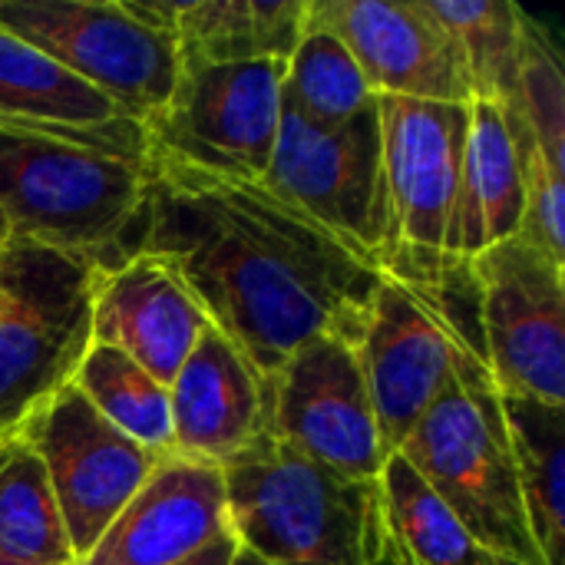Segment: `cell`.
Here are the masks:
<instances>
[{
  "label": "cell",
  "instance_id": "f1b7e54d",
  "mask_svg": "<svg viewBox=\"0 0 565 565\" xmlns=\"http://www.w3.org/2000/svg\"><path fill=\"white\" fill-rule=\"evenodd\" d=\"M371 565H414L407 559V553L387 536V530H384V540H381V550H377V556H374V563Z\"/></svg>",
  "mask_w": 565,
  "mask_h": 565
},
{
  "label": "cell",
  "instance_id": "30bf717a",
  "mask_svg": "<svg viewBox=\"0 0 565 565\" xmlns=\"http://www.w3.org/2000/svg\"><path fill=\"white\" fill-rule=\"evenodd\" d=\"M0 30L46 53L136 122L159 113L179 79L175 43L126 0H0Z\"/></svg>",
  "mask_w": 565,
  "mask_h": 565
},
{
  "label": "cell",
  "instance_id": "52a82bcc",
  "mask_svg": "<svg viewBox=\"0 0 565 565\" xmlns=\"http://www.w3.org/2000/svg\"><path fill=\"white\" fill-rule=\"evenodd\" d=\"M285 70L288 60L182 66L166 106L142 122L146 156L262 182L278 142Z\"/></svg>",
  "mask_w": 565,
  "mask_h": 565
},
{
  "label": "cell",
  "instance_id": "9c48e42d",
  "mask_svg": "<svg viewBox=\"0 0 565 565\" xmlns=\"http://www.w3.org/2000/svg\"><path fill=\"white\" fill-rule=\"evenodd\" d=\"M262 185L381 268L391 238L377 96L338 129H315L281 103Z\"/></svg>",
  "mask_w": 565,
  "mask_h": 565
},
{
  "label": "cell",
  "instance_id": "ffe728a7",
  "mask_svg": "<svg viewBox=\"0 0 565 565\" xmlns=\"http://www.w3.org/2000/svg\"><path fill=\"white\" fill-rule=\"evenodd\" d=\"M0 122L53 132H99L129 116L46 53L0 30Z\"/></svg>",
  "mask_w": 565,
  "mask_h": 565
},
{
  "label": "cell",
  "instance_id": "603a6c76",
  "mask_svg": "<svg viewBox=\"0 0 565 565\" xmlns=\"http://www.w3.org/2000/svg\"><path fill=\"white\" fill-rule=\"evenodd\" d=\"M0 556L76 565L46 470L20 434L0 437Z\"/></svg>",
  "mask_w": 565,
  "mask_h": 565
},
{
  "label": "cell",
  "instance_id": "d6986e66",
  "mask_svg": "<svg viewBox=\"0 0 565 565\" xmlns=\"http://www.w3.org/2000/svg\"><path fill=\"white\" fill-rule=\"evenodd\" d=\"M523 162L507 113L493 99L470 103L460 189L447 228V262L467 265L523 225Z\"/></svg>",
  "mask_w": 565,
  "mask_h": 565
},
{
  "label": "cell",
  "instance_id": "d4e9b609",
  "mask_svg": "<svg viewBox=\"0 0 565 565\" xmlns=\"http://www.w3.org/2000/svg\"><path fill=\"white\" fill-rule=\"evenodd\" d=\"M434 20L454 36L473 99H493L507 106L516 89L523 20L526 13L510 0H424Z\"/></svg>",
  "mask_w": 565,
  "mask_h": 565
},
{
  "label": "cell",
  "instance_id": "cb8c5ba5",
  "mask_svg": "<svg viewBox=\"0 0 565 565\" xmlns=\"http://www.w3.org/2000/svg\"><path fill=\"white\" fill-rule=\"evenodd\" d=\"M73 387L99 411V417H106L129 440L159 457H172L169 387L146 374L122 351L89 344L86 358L73 374Z\"/></svg>",
  "mask_w": 565,
  "mask_h": 565
},
{
  "label": "cell",
  "instance_id": "277c9868",
  "mask_svg": "<svg viewBox=\"0 0 565 565\" xmlns=\"http://www.w3.org/2000/svg\"><path fill=\"white\" fill-rule=\"evenodd\" d=\"M394 454L500 563L546 565L526 523L500 391L477 341H460L450 381Z\"/></svg>",
  "mask_w": 565,
  "mask_h": 565
},
{
  "label": "cell",
  "instance_id": "f546056e",
  "mask_svg": "<svg viewBox=\"0 0 565 565\" xmlns=\"http://www.w3.org/2000/svg\"><path fill=\"white\" fill-rule=\"evenodd\" d=\"M228 565H271V563H265L262 556H255V553H248V550H242V546H238Z\"/></svg>",
  "mask_w": 565,
  "mask_h": 565
},
{
  "label": "cell",
  "instance_id": "e0dca14e",
  "mask_svg": "<svg viewBox=\"0 0 565 565\" xmlns=\"http://www.w3.org/2000/svg\"><path fill=\"white\" fill-rule=\"evenodd\" d=\"M172 457L225 467L262 430V377L212 324L169 384Z\"/></svg>",
  "mask_w": 565,
  "mask_h": 565
},
{
  "label": "cell",
  "instance_id": "ba28073f",
  "mask_svg": "<svg viewBox=\"0 0 565 565\" xmlns=\"http://www.w3.org/2000/svg\"><path fill=\"white\" fill-rule=\"evenodd\" d=\"M467 275L497 391L565 407V262L516 232L467 262Z\"/></svg>",
  "mask_w": 565,
  "mask_h": 565
},
{
  "label": "cell",
  "instance_id": "7402d4cb",
  "mask_svg": "<svg viewBox=\"0 0 565 565\" xmlns=\"http://www.w3.org/2000/svg\"><path fill=\"white\" fill-rule=\"evenodd\" d=\"M377 487L384 530L414 565H507L470 536L401 454L384 460Z\"/></svg>",
  "mask_w": 565,
  "mask_h": 565
},
{
  "label": "cell",
  "instance_id": "8fae6325",
  "mask_svg": "<svg viewBox=\"0 0 565 565\" xmlns=\"http://www.w3.org/2000/svg\"><path fill=\"white\" fill-rule=\"evenodd\" d=\"M463 338L480 344V331L460 318L444 291H420L381 275L354 354L387 454L404 444L450 381Z\"/></svg>",
  "mask_w": 565,
  "mask_h": 565
},
{
  "label": "cell",
  "instance_id": "5b68a950",
  "mask_svg": "<svg viewBox=\"0 0 565 565\" xmlns=\"http://www.w3.org/2000/svg\"><path fill=\"white\" fill-rule=\"evenodd\" d=\"M103 268L30 238H0V437L73 384L93 344Z\"/></svg>",
  "mask_w": 565,
  "mask_h": 565
},
{
  "label": "cell",
  "instance_id": "4fadbf2b",
  "mask_svg": "<svg viewBox=\"0 0 565 565\" xmlns=\"http://www.w3.org/2000/svg\"><path fill=\"white\" fill-rule=\"evenodd\" d=\"M17 434L46 470L76 563L162 460L99 417L73 384L43 401Z\"/></svg>",
  "mask_w": 565,
  "mask_h": 565
},
{
  "label": "cell",
  "instance_id": "4dcf8cb0",
  "mask_svg": "<svg viewBox=\"0 0 565 565\" xmlns=\"http://www.w3.org/2000/svg\"><path fill=\"white\" fill-rule=\"evenodd\" d=\"M0 565H50V563H20V559H7V556H0Z\"/></svg>",
  "mask_w": 565,
  "mask_h": 565
},
{
  "label": "cell",
  "instance_id": "ac0fdd59",
  "mask_svg": "<svg viewBox=\"0 0 565 565\" xmlns=\"http://www.w3.org/2000/svg\"><path fill=\"white\" fill-rule=\"evenodd\" d=\"M175 43L182 66L288 60L305 33L308 0H126Z\"/></svg>",
  "mask_w": 565,
  "mask_h": 565
},
{
  "label": "cell",
  "instance_id": "8992f818",
  "mask_svg": "<svg viewBox=\"0 0 565 565\" xmlns=\"http://www.w3.org/2000/svg\"><path fill=\"white\" fill-rule=\"evenodd\" d=\"M377 116L391 209L381 271L437 295L460 268L447 262V228L460 189L470 103L377 96Z\"/></svg>",
  "mask_w": 565,
  "mask_h": 565
},
{
  "label": "cell",
  "instance_id": "484cf974",
  "mask_svg": "<svg viewBox=\"0 0 565 565\" xmlns=\"http://www.w3.org/2000/svg\"><path fill=\"white\" fill-rule=\"evenodd\" d=\"M281 103L315 129H338L374 103V89L338 36L305 26L288 56Z\"/></svg>",
  "mask_w": 565,
  "mask_h": 565
},
{
  "label": "cell",
  "instance_id": "5bb4252c",
  "mask_svg": "<svg viewBox=\"0 0 565 565\" xmlns=\"http://www.w3.org/2000/svg\"><path fill=\"white\" fill-rule=\"evenodd\" d=\"M305 26L338 36L374 96L473 103L467 63L424 0H308Z\"/></svg>",
  "mask_w": 565,
  "mask_h": 565
},
{
  "label": "cell",
  "instance_id": "6da1fadb",
  "mask_svg": "<svg viewBox=\"0 0 565 565\" xmlns=\"http://www.w3.org/2000/svg\"><path fill=\"white\" fill-rule=\"evenodd\" d=\"M139 252L159 258L265 381L321 334L358 341L381 268L262 182L146 156Z\"/></svg>",
  "mask_w": 565,
  "mask_h": 565
},
{
  "label": "cell",
  "instance_id": "7a4b0ae2",
  "mask_svg": "<svg viewBox=\"0 0 565 565\" xmlns=\"http://www.w3.org/2000/svg\"><path fill=\"white\" fill-rule=\"evenodd\" d=\"M142 199V122L99 132L0 122V238H30L116 268L139 252Z\"/></svg>",
  "mask_w": 565,
  "mask_h": 565
},
{
  "label": "cell",
  "instance_id": "44dd1931",
  "mask_svg": "<svg viewBox=\"0 0 565 565\" xmlns=\"http://www.w3.org/2000/svg\"><path fill=\"white\" fill-rule=\"evenodd\" d=\"M530 533L546 565L565 553V407L500 394Z\"/></svg>",
  "mask_w": 565,
  "mask_h": 565
},
{
  "label": "cell",
  "instance_id": "4316f807",
  "mask_svg": "<svg viewBox=\"0 0 565 565\" xmlns=\"http://www.w3.org/2000/svg\"><path fill=\"white\" fill-rule=\"evenodd\" d=\"M510 132L520 146L540 149L565 169V70L556 43L536 20H523L520 73L513 99L503 106Z\"/></svg>",
  "mask_w": 565,
  "mask_h": 565
},
{
  "label": "cell",
  "instance_id": "2e32d148",
  "mask_svg": "<svg viewBox=\"0 0 565 565\" xmlns=\"http://www.w3.org/2000/svg\"><path fill=\"white\" fill-rule=\"evenodd\" d=\"M205 328L209 318L185 285L146 252H136L116 268H103L96 275L93 344L122 351L166 387Z\"/></svg>",
  "mask_w": 565,
  "mask_h": 565
},
{
  "label": "cell",
  "instance_id": "7c38bea8",
  "mask_svg": "<svg viewBox=\"0 0 565 565\" xmlns=\"http://www.w3.org/2000/svg\"><path fill=\"white\" fill-rule=\"evenodd\" d=\"M262 427L351 480H377L391 457L354 344L334 334L311 338L262 381Z\"/></svg>",
  "mask_w": 565,
  "mask_h": 565
},
{
  "label": "cell",
  "instance_id": "83f0119b",
  "mask_svg": "<svg viewBox=\"0 0 565 565\" xmlns=\"http://www.w3.org/2000/svg\"><path fill=\"white\" fill-rule=\"evenodd\" d=\"M235 550H238V540L232 533H222L218 540H212L209 546H202L195 556H189V559H182V563L175 565H228L232 556H235Z\"/></svg>",
  "mask_w": 565,
  "mask_h": 565
},
{
  "label": "cell",
  "instance_id": "9a60e30c",
  "mask_svg": "<svg viewBox=\"0 0 565 565\" xmlns=\"http://www.w3.org/2000/svg\"><path fill=\"white\" fill-rule=\"evenodd\" d=\"M228 533L218 467L162 457L76 565H175Z\"/></svg>",
  "mask_w": 565,
  "mask_h": 565
},
{
  "label": "cell",
  "instance_id": "3957f363",
  "mask_svg": "<svg viewBox=\"0 0 565 565\" xmlns=\"http://www.w3.org/2000/svg\"><path fill=\"white\" fill-rule=\"evenodd\" d=\"M228 533L271 565H371L384 540L377 480L341 477L265 427L222 467Z\"/></svg>",
  "mask_w": 565,
  "mask_h": 565
}]
</instances>
